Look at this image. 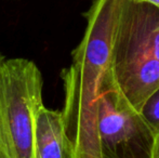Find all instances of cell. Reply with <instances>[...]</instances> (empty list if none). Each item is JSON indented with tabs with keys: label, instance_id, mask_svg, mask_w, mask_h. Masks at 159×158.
I'll use <instances>...</instances> for the list:
<instances>
[{
	"label": "cell",
	"instance_id": "9",
	"mask_svg": "<svg viewBox=\"0 0 159 158\" xmlns=\"http://www.w3.org/2000/svg\"><path fill=\"white\" fill-rule=\"evenodd\" d=\"M4 57H3V55H1L0 54V67H1V65H2V63H3V61H4Z\"/></svg>",
	"mask_w": 159,
	"mask_h": 158
},
{
	"label": "cell",
	"instance_id": "5",
	"mask_svg": "<svg viewBox=\"0 0 159 158\" xmlns=\"http://www.w3.org/2000/svg\"><path fill=\"white\" fill-rule=\"evenodd\" d=\"M34 158H74V147L66 133L62 111L38 108L34 128Z\"/></svg>",
	"mask_w": 159,
	"mask_h": 158
},
{
	"label": "cell",
	"instance_id": "6",
	"mask_svg": "<svg viewBox=\"0 0 159 158\" xmlns=\"http://www.w3.org/2000/svg\"><path fill=\"white\" fill-rule=\"evenodd\" d=\"M139 112L155 133L157 132L159 130V88L147 97Z\"/></svg>",
	"mask_w": 159,
	"mask_h": 158
},
{
	"label": "cell",
	"instance_id": "7",
	"mask_svg": "<svg viewBox=\"0 0 159 158\" xmlns=\"http://www.w3.org/2000/svg\"><path fill=\"white\" fill-rule=\"evenodd\" d=\"M153 158H159V130L155 133V141H154Z\"/></svg>",
	"mask_w": 159,
	"mask_h": 158
},
{
	"label": "cell",
	"instance_id": "4",
	"mask_svg": "<svg viewBox=\"0 0 159 158\" xmlns=\"http://www.w3.org/2000/svg\"><path fill=\"white\" fill-rule=\"evenodd\" d=\"M98 135L102 158H153L155 131L119 91L111 70L98 104Z\"/></svg>",
	"mask_w": 159,
	"mask_h": 158
},
{
	"label": "cell",
	"instance_id": "1",
	"mask_svg": "<svg viewBox=\"0 0 159 158\" xmlns=\"http://www.w3.org/2000/svg\"><path fill=\"white\" fill-rule=\"evenodd\" d=\"M127 0H93L84 13L87 26L62 72L66 133L74 158H102L98 135V112L111 70L113 44Z\"/></svg>",
	"mask_w": 159,
	"mask_h": 158
},
{
	"label": "cell",
	"instance_id": "8",
	"mask_svg": "<svg viewBox=\"0 0 159 158\" xmlns=\"http://www.w3.org/2000/svg\"><path fill=\"white\" fill-rule=\"evenodd\" d=\"M128 1L133 2V3H147L159 8V0H128Z\"/></svg>",
	"mask_w": 159,
	"mask_h": 158
},
{
	"label": "cell",
	"instance_id": "2",
	"mask_svg": "<svg viewBox=\"0 0 159 158\" xmlns=\"http://www.w3.org/2000/svg\"><path fill=\"white\" fill-rule=\"evenodd\" d=\"M111 76L136 111L159 88V8L126 1L113 44Z\"/></svg>",
	"mask_w": 159,
	"mask_h": 158
},
{
	"label": "cell",
	"instance_id": "3",
	"mask_svg": "<svg viewBox=\"0 0 159 158\" xmlns=\"http://www.w3.org/2000/svg\"><path fill=\"white\" fill-rule=\"evenodd\" d=\"M43 80L35 62L4 60L0 67V158H34L35 117Z\"/></svg>",
	"mask_w": 159,
	"mask_h": 158
}]
</instances>
